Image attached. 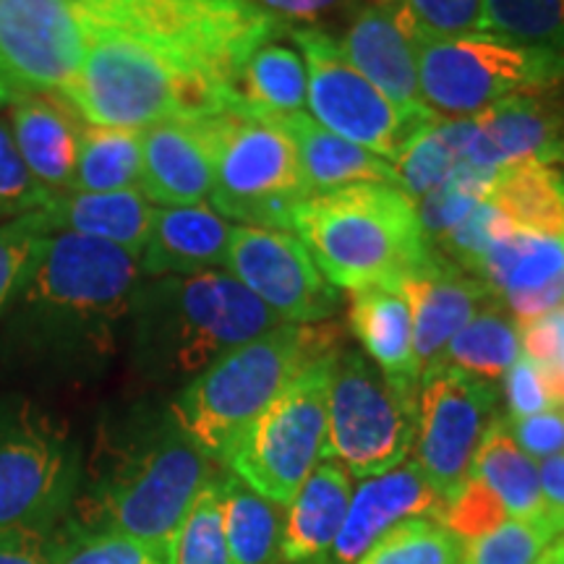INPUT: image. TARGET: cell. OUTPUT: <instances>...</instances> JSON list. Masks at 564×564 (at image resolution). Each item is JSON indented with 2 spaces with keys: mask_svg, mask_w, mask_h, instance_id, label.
Segmentation results:
<instances>
[{
  "mask_svg": "<svg viewBox=\"0 0 564 564\" xmlns=\"http://www.w3.org/2000/svg\"><path fill=\"white\" fill-rule=\"evenodd\" d=\"M523 356L541 366H552L564 356V303L539 319L518 324Z\"/></svg>",
  "mask_w": 564,
  "mask_h": 564,
  "instance_id": "cell-49",
  "label": "cell"
},
{
  "mask_svg": "<svg viewBox=\"0 0 564 564\" xmlns=\"http://www.w3.org/2000/svg\"><path fill=\"white\" fill-rule=\"evenodd\" d=\"M377 3H394V0H377Z\"/></svg>",
  "mask_w": 564,
  "mask_h": 564,
  "instance_id": "cell-56",
  "label": "cell"
},
{
  "mask_svg": "<svg viewBox=\"0 0 564 564\" xmlns=\"http://www.w3.org/2000/svg\"><path fill=\"white\" fill-rule=\"evenodd\" d=\"M278 19H312L316 13L333 9L340 0H253Z\"/></svg>",
  "mask_w": 564,
  "mask_h": 564,
  "instance_id": "cell-51",
  "label": "cell"
},
{
  "mask_svg": "<svg viewBox=\"0 0 564 564\" xmlns=\"http://www.w3.org/2000/svg\"><path fill=\"white\" fill-rule=\"evenodd\" d=\"M470 274L491 288L514 322H533L564 303V241L510 230Z\"/></svg>",
  "mask_w": 564,
  "mask_h": 564,
  "instance_id": "cell-18",
  "label": "cell"
},
{
  "mask_svg": "<svg viewBox=\"0 0 564 564\" xmlns=\"http://www.w3.org/2000/svg\"><path fill=\"white\" fill-rule=\"evenodd\" d=\"M13 97H17V89H13L11 84L0 76V108H3V105H11Z\"/></svg>",
  "mask_w": 564,
  "mask_h": 564,
  "instance_id": "cell-53",
  "label": "cell"
},
{
  "mask_svg": "<svg viewBox=\"0 0 564 564\" xmlns=\"http://www.w3.org/2000/svg\"><path fill=\"white\" fill-rule=\"evenodd\" d=\"M470 133H474V118H453V121L442 118L432 129L423 131L394 165L400 188L413 202L440 188L455 167L465 162Z\"/></svg>",
  "mask_w": 564,
  "mask_h": 564,
  "instance_id": "cell-35",
  "label": "cell"
},
{
  "mask_svg": "<svg viewBox=\"0 0 564 564\" xmlns=\"http://www.w3.org/2000/svg\"><path fill=\"white\" fill-rule=\"evenodd\" d=\"M232 225L207 204L154 207L152 230L141 251V280L215 272L225 267Z\"/></svg>",
  "mask_w": 564,
  "mask_h": 564,
  "instance_id": "cell-24",
  "label": "cell"
},
{
  "mask_svg": "<svg viewBox=\"0 0 564 564\" xmlns=\"http://www.w3.org/2000/svg\"><path fill=\"white\" fill-rule=\"evenodd\" d=\"M478 34L564 55V0H481Z\"/></svg>",
  "mask_w": 564,
  "mask_h": 564,
  "instance_id": "cell-36",
  "label": "cell"
},
{
  "mask_svg": "<svg viewBox=\"0 0 564 564\" xmlns=\"http://www.w3.org/2000/svg\"><path fill=\"white\" fill-rule=\"evenodd\" d=\"M541 494H544V507L552 514V520L560 525L564 535V455L549 457L539 463Z\"/></svg>",
  "mask_w": 564,
  "mask_h": 564,
  "instance_id": "cell-50",
  "label": "cell"
},
{
  "mask_svg": "<svg viewBox=\"0 0 564 564\" xmlns=\"http://www.w3.org/2000/svg\"><path fill=\"white\" fill-rule=\"evenodd\" d=\"M131 319L139 366L158 379H194L225 352L285 324L220 270L141 280Z\"/></svg>",
  "mask_w": 564,
  "mask_h": 564,
  "instance_id": "cell-4",
  "label": "cell"
},
{
  "mask_svg": "<svg viewBox=\"0 0 564 564\" xmlns=\"http://www.w3.org/2000/svg\"><path fill=\"white\" fill-rule=\"evenodd\" d=\"M556 552H560V564H564V535L556 541Z\"/></svg>",
  "mask_w": 564,
  "mask_h": 564,
  "instance_id": "cell-55",
  "label": "cell"
},
{
  "mask_svg": "<svg viewBox=\"0 0 564 564\" xmlns=\"http://www.w3.org/2000/svg\"><path fill=\"white\" fill-rule=\"evenodd\" d=\"M154 207L139 188L108 194H53L37 209V217L51 232H79V236L108 241L112 246L137 253L141 259L147 238L152 230Z\"/></svg>",
  "mask_w": 564,
  "mask_h": 564,
  "instance_id": "cell-26",
  "label": "cell"
},
{
  "mask_svg": "<svg viewBox=\"0 0 564 564\" xmlns=\"http://www.w3.org/2000/svg\"><path fill=\"white\" fill-rule=\"evenodd\" d=\"M520 356H523V348H520L518 322L512 319L502 301H494L449 340L440 364L494 382L505 377Z\"/></svg>",
  "mask_w": 564,
  "mask_h": 564,
  "instance_id": "cell-34",
  "label": "cell"
},
{
  "mask_svg": "<svg viewBox=\"0 0 564 564\" xmlns=\"http://www.w3.org/2000/svg\"><path fill=\"white\" fill-rule=\"evenodd\" d=\"M291 37L306 66L308 116L337 137L394 165L423 131L442 121L429 108L408 110L394 105L345 61L340 42L327 32L299 26Z\"/></svg>",
  "mask_w": 564,
  "mask_h": 564,
  "instance_id": "cell-12",
  "label": "cell"
},
{
  "mask_svg": "<svg viewBox=\"0 0 564 564\" xmlns=\"http://www.w3.org/2000/svg\"><path fill=\"white\" fill-rule=\"evenodd\" d=\"M497 390L474 373L434 364L421 373L415 465L442 502L460 491L486 429L497 419Z\"/></svg>",
  "mask_w": 564,
  "mask_h": 564,
  "instance_id": "cell-14",
  "label": "cell"
},
{
  "mask_svg": "<svg viewBox=\"0 0 564 564\" xmlns=\"http://www.w3.org/2000/svg\"><path fill=\"white\" fill-rule=\"evenodd\" d=\"M306 66L293 47L280 42L253 51L238 79V110L253 116H282L299 112L306 105Z\"/></svg>",
  "mask_w": 564,
  "mask_h": 564,
  "instance_id": "cell-31",
  "label": "cell"
},
{
  "mask_svg": "<svg viewBox=\"0 0 564 564\" xmlns=\"http://www.w3.org/2000/svg\"><path fill=\"white\" fill-rule=\"evenodd\" d=\"M419 429V390L394 384L358 350H340L327 398L322 457L356 478L382 476L408 460Z\"/></svg>",
  "mask_w": 564,
  "mask_h": 564,
  "instance_id": "cell-10",
  "label": "cell"
},
{
  "mask_svg": "<svg viewBox=\"0 0 564 564\" xmlns=\"http://www.w3.org/2000/svg\"><path fill=\"white\" fill-rule=\"evenodd\" d=\"M293 236L312 251L329 285L350 293L400 285L434 249L423 236L415 202L384 183L306 196L293 215Z\"/></svg>",
  "mask_w": 564,
  "mask_h": 564,
  "instance_id": "cell-5",
  "label": "cell"
},
{
  "mask_svg": "<svg viewBox=\"0 0 564 564\" xmlns=\"http://www.w3.org/2000/svg\"><path fill=\"white\" fill-rule=\"evenodd\" d=\"M82 58L76 0H0V76L13 89L61 95L79 74Z\"/></svg>",
  "mask_w": 564,
  "mask_h": 564,
  "instance_id": "cell-16",
  "label": "cell"
},
{
  "mask_svg": "<svg viewBox=\"0 0 564 564\" xmlns=\"http://www.w3.org/2000/svg\"><path fill=\"white\" fill-rule=\"evenodd\" d=\"M84 17L150 40L236 100L253 51L274 40L282 21L253 0H76Z\"/></svg>",
  "mask_w": 564,
  "mask_h": 564,
  "instance_id": "cell-7",
  "label": "cell"
},
{
  "mask_svg": "<svg viewBox=\"0 0 564 564\" xmlns=\"http://www.w3.org/2000/svg\"><path fill=\"white\" fill-rule=\"evenodd\" d=\"M58 564H173V541L70 531V535H61Z\"/></svg>",
  "mask_w": 564,
  "mask_h": 564,
  "instance_id": "cell-41",
  "label": "cell"
},
{
  "mask_svg": "<svg viewBox=\"0 0 564 564\" xmlns=\"http://www.w3.org/2000/svg\"><path fill=\"white\" fill-rule=\"evenodd\" d=\"M494 173L497 171H481V167L460 162L440 188L415 202V212H419L423 236L429 243L440 241L444 232L460 225L486 199Z\"/></svg>",
  "mask_w": 564,
  "mask_h": 564,
  "instance_id": "cell-39",
  "label": "cell"
},
{
  "mask_svg": "<svg viewBox=\"0 0 564 564\" xmlns=\"http://www.w3.org/2000/svg\"><path fill=\"white\" fill-rule=\"evenodd\" d=\"M61 535L42 528H0V564H58Z\"/></svg>",
  "mask_w": 564,
  "mask_h": 564,
  "instance_id": "cell-48",
  "label": "cell"
},
{
  "mask_svg": "<svg viewBox=\"0 0 564 564\" xmlns=\"http://www.w3.org/2000/svg\"><path fill=\"white\" fill-rule=\"evenodd\" d=\"M215 162L202 118H167L141 131L139 192L160 207H194L212 196Z\"/></svg>",
  "mask_w": 564,
  "mask_h": 564,
  "instance_id": "cell-20",
  "label": "cell"
},
{
  "mask_svg": "<svg viewBox=\"0 0 564 564\" xmlns=\"http://www.w3.org/2000/svg\"><path fill=\"white\" fill-rule=\"evenodd\" d=\"M215 481L212 457L167 411L131 429L97 457L70 531L123 533L173 541L204 486Z\"/></svg>",
  "mask_w": 564,
  "mask_h": 564,
  "instance_id": "cell-2",
  "label": "cell"
},
{
  "mask_svg": "<svg viewBox=\"0 0 564 564\" xmlns=\"http://www.w3.org/2000/svg\"><path fill=\"white\" fill-rule=\"evenodd\" d=\"M141 282L137 253L79 232L37 243L13 293V335L55 358L105 356L118 324L131 316Z\"/></svg>",
  "mask_w": 564,
  "mask_h": 564,
  "instance_id": "cell-1",
  "label": "cell"
},
{
  "mask_svg": "<svg viewBox=\"0 0 564 564\" xmlns=\"http://www.w3.org/2000/svg\"><path fill=\"white\" fill-rule=\"evenodd\" d=\"M220 497L230 564H274L282 539L278 505L259 497L236 476L220 478Z\"/></svg>",
  "mask_w": 564,
  "mask_h": 564,
  "instance_id": "cell-32",
  "label": "cell"
},
{
  "mask_svg": "<svg viewBox=\"0 0 564 564\" xmlns=\"http://www.w3.org/2000/svg\"><path fill=\"white\" fill-rule=\"evenodd\" d=\"M264 118H270L291 137L308 196L356 186V183H384V186L400 188L398 171H394L392 162L327 131L308 112L299 110Z\"/></svg>",
  "mask_w": 564,
  "mask_h": 564,
  "instance_id": "cell-25",
  "label": "cell"
},
{
  "mask_svg": "<svg viewBox=\"0 0 564 564\" xmlns=\"http://www.w3.org/2000/svg\"><path fill=\"white\" fill-rule=\"evenodd\" d=\"M470 476L478 478L491 497L502 505L507 518H539L546 512L541 494L539 463L528 457L512 440L507 419H494L486 429L478 453L470 465Z\"/></svg>",
  "mask_w": 564,
  "mask_h": 564,
  "instance_id": "cell-30",
  "label": "cell"
},
{
  "mask_svg": "<svg viewBox=\"0 0 564 564\" xmlns=\"http://www.w3.org/2000/svg\"><path fill=\"white\" fill-rule=\"evenodd\" d=\"M523 160H564L562 116L535 95L502 100L474 118L465 162L481 171H499Z\"/></svg>",
  "mask_w": 564,
  "mask_h": 564,
  "instance_id": "cell-21",
  "label": "cell"
},
{
  "mask_svg": "<svg viewBox=\"0 0 564 564\" xmlns=\"http://www.w3.org/2000/svg\"><path fill=\"white\" fill-rule=\"evenodd\" d=\"M514 230L564 241V171L544 160H523L494 173L486 194Z\"/></svg>",
  "mask_w": 564,
  "mask_h": 564,
  "instance_id": "cell-29",
  "label": "cell"
},
{
  "mask_svg": "<svg viewBox=\"0 0 564 564\" xmlns=\"http://www.w3.org/2000/svg\"><path fill=\"white\" fill-rule=\"evenodd\" d=\"M173 564H230L220 481L204 486L173 539Z\"/></svg>",
  "mask_w": 564,
  "mask_h": 564,
  "instance_id": "cell-40",
  "label": "cell"
},
{
  "mask_svg": "<svg viewBox=\"0 0 564 564\" xmlns=\"http://www.w3.org/2000/svg\"><path fill=\"white\" fill-rule=\"evenodd\" d=\"M413 316V350L421 373L440 364L444 348L460 329L481 314L486 306L499 301L491 288L465 272L440 251L432 249L419 270L400 280Z\"/></svg>",
  "mask_w": 564,
  "mask_h": 564,
  "instance_id": "cell-17",
  "label": "cell"
},
{
  "mask_svg": "<svg viewBox=\"0 0 564 564\" xmlns=\"http://www.w3.org/2000/svg\"><path fill=\"white\" fill-rule=\"evenodd\" d=\"M45 236L47 232L42 228L37 209L0 225V308L9 306L21 274H24L34 249Z\"/></svg>",
  "mask_w": 564,
  "mask_h": 564,
  "instance_id": "cell-45",
  "label": "cell"
},
{
  "mask_svg": "<svg viewBox=\"0 0 564 564\" xmlns=\"http://www.w3.org/2000/svg\"><path fill=\"white\" fill-rule=\"evenodd\" d=\"M514 230L507 217L494 207L491 202H481L470 212L460 225H455L453 230L444 232L440 241L432 246H440V253L449 262H455L460 270L470 272L478 264V259L489 251V246L507 232Z\"/></svg>",
  "mask_w": 564,
  "mask_h": 564,
  "instance_id": "cell-43",
  "label": "cell"
},
{
  "mask_svg": "<svg viewBox=\"0 0 564 564\" xmlns=\"http://www.w3.org/2000/svg\"><path fill=\"white\" fill-rule=\"evenodd\" d=\"M423 105L436 118H476L518 95L564 82V55L491 37L413 40Z\"/></svg>",
  "mask_w": 564,
  "mask_h": 564,
  "instance_id": "cell-11",
  "label": "cell"
},
{
  "mask_svg": "<svg viewBox=\"0 0 564 564\" xmlns=\"http://www.w3.org/2000/svg\"><path fill=\"white\" fill-rule=\"evenodd\" d=\"M352 497L350 474L324 460L303 481L282 525L280 556L288 564H324L340 533Z\"/></svg>",
  "mask_w": 564,
  "mask_h": 564,
  "instance_id": "cell-27",
  "label": "cell"
},
{
  "mask_svg": "<svg viewBox=\"0 0 564 564\" xmlns=\"http://www.w3.org/2000/svg\"><path fill=\"white\" fill-rule=\"evenodd\" d=\"M505 398L510 419H525V415L549 411L554 408L552 390L544 366L531 361L528 356H520L505 373Z\"/></svg>",
  "mask_w": 564,
  "mask_h": 564,
  "instance_id": "cell-46",
  "label": "cell"
},
{
  "mask_svg": "<svg viewBox=\"0 0 564 564\" xmlns=\"http://www.w3.org/2000/svg\"><path fill=\"white\" fill-rule=\"evenodd\" d=\"M340 51L345 61L394 105L408 110H426L413 37L394 3L366 6L345 32Z\"/></svg>",
  "mask_w": 564,
  "mask_h": 564,
  "instance_id": "cell-22",
  "label": "cell"
},
{
  "mask_svg": "<svg viewBox=\"0 0 564 564\" xmlns=\"http://www.w3.org/2000/svg\"><path fill=\"white\" fill-rule=\"evenodd\" d=\"M337 350L340 335L329 324H280L196 373L173 400L171 413L212 460L225 465L246 426L306 366Z\"/></svg>",
  "mask_w": 564,
  "mask_h": 564,
  "instance_id": "cell-6",
  "label": "cell"
},
{
  "mask_svg": "<svg viewBox=\"0 0 564 564\" xmlns=\"http://www.w3.org/2000/svg\"><path fill=\"white\" fill-rule=\"evenodd\" d=\"M442 497L426 481L415 460L400 463L382 476L366 478L352 491L348 514L324 564H356L382 535L403 520H440Z\"/></svg>",
  "mask_w": 564,
  "mask_h": 564,
  "instance_id": "cell-19",
  "label": "cell"
},
{
  "mask_svg": "<svg viewBox=\"0 0 564 564\" xmlns=\"http://www.w3.org/2000/svg\"><path fill=\"white\" fill-rule=\"evenodd\" d=\"M225 270L285 324H322L340 303V291L293 232L232 225Z\"/></svg>",
  "mask_w": 564,
  "mask_h": 564,
  "instance_id": "cell-15",
  "label": "cell"
},
{
  "mask_svg": "<svg viewBox=\"0 0 564 564\" xmlns=\"http://www.w3.org/2000/svg\"><path fill=\"white\" fill-rule=\"evenodd\" d=\"M215 186L212 207L225 220L293 232V215L308 192L291 137L264 116L223 110L202 116Z\"/></svg>",
  "mask_w": 564,
  "mask_h": 564,
  "instance_id": "cell-8",
  "label": "cell"
},
{
  "mask_svg": "<svg viewBox=\"0 0 564 564\" xmlns=\"http://www.w3.org/2000/svg\"><path fill=\"white\" fill-rule=\"evenodd\" d=\"M76 486L79 453L66 426L30 400L0 405V528L53 531Z\"/></svg>",
  "mask_w": 564,
  "mask_h": 564,
  "instance_id": "cell-13",
  "label": "cell"
},
{
  "mask_svg": "<svg viewBox=\"0 0 564 564\" xmlns=\"http://www.w3.org/2000/svg\"><path fill=\"white\" fill-rule=\"evenodd\" d=\"M463 546L440 520L411 518L390 528L356 564H460Z\"/></svg>",
  "mask_w": 564,
  "mask_h": 564,
  "instance_id": "cell-37",
  "label": "cell"
},
{
  "mask_svg": "<svg viewBox=\"0 0 564 564\" xmlns=\"http://www.w3.org/2000/svg\"><path fill=\"white\" fill-rule=\"evenodd\" d=\"M546 379H549V390H552V398L556 405H564V356L560 361L552 366H544Z\"/></svg>",
  "mask_w": 564,
  "mask_h": 564,
  "instance_id": "cell-52",
  "label": "cell"
},
{
  "mask_svg": "<svg viewBox=\"0 0 564 564\" xmlns=\"http://www.w3.org/2000/svg\"><path fill=\"white\" fill-rule=\"evenodd\" d=\"M350 327L366 358L394 384L419 390L421 364L413 350V316L400 285H369L350 293Z\"/></svg>",
  "mask_w": 564,
  "mask_h": 564,
  "instance_id": "cell-28",
  "label": "cell"
},
{
  "mask_svg": "<svg viewBox=\"0 0 564 564\" xmlns=\"http://www.w3.org/2000/svg\"><path fill=\"white\" fill-rule=\"evenodd\" d=\"M560 539V525L549 512L539 518H512L481 539L468 541L460 564H539Z\"/></svg>",
  "mask_w": 564,
  "mask_h": 564,
  "instance_id": "cell-38",
  "label": "cell"
},
{
  "mask_svg": "<svg viewBox=\"0 0 564 564\" xmlns=\"http://www.w3.org/2000/svg\"><path fill=\"white\" fill-rule=\"evenodd\" d=\"M34 175L26 171L24 160L13 144L9 123L0 121V220H17L26 212L40 209L51 199Z\"/></svg>",
  "mask_w": 564,
  "mask_h": 564,
  "instance_id": "cell-44",
  "label": "cell"
},
{
  "mask_svg": "<svg viewBox=\"0 0 564 564\" xmlns=\"http://www.w3.org/2000/svg\"><path fill=\"white\" fill-rule=\"evenodd\" d=\"M539 564H560V552H556V541H554V546L549 549L544 556H541Z\"/></svg>",
  "mask_w": 564,
  "mask_h": 564,
  "instance_id": "cell-54",
  "label": "cell"
},
{
  "mask_svg": "<svg viewBox=\"0 0 564 564\" xmlns=\"http://www.w3.org/2000/svg\"><path fill=\"white\" fill-rule=\"evenodd\" d=\"M562 162H564V160H562Z\"/></svg>",
  "mask_w": 564,
  "mask_h": 564,
  "instance_id": "cell-57",
  "label": "cell"
},
{
  "mask_svg": "<svg viewBox=\"0 0 564 564\" xmlns=\"http://www.w3.org/2000/svg\"><path fill=\"white\" fill-rule=\"evenodd\" d=\"M507 426L518 447L535 463L564 455V405H554L525 419H507Z\"/></svg>",
  "mask_w": 564,
  "mask_h": 564,
  "instance_id": "cell-47",
  "label": "cell"
},
{
  "mask_svg": "<svg viewBox=\"0 0 564 564\" xmlns=\"http://www.w3.org/2000/svg\"><path fill=\"white\" fill-rule=\"evenodd\" d=\"M413 40L478 37L481 0H394Z\"/></svg>",
  "mask_w": 564,
  "mask_h": 564,
  "instance_id": "cell-42",
  "label": "cell"
},
{
  "mask_svg": "<svg viewBox=\"0 0 564 564\" xmlns=\"http://www.w3.org/2000/svg\"><path fill=\"white\" fill-rule=\"evenodd\" d=\"M337 352L306 366L246 426L225 457L230 474L272 505H291L322 460L329 379Z\"/></svg>",
  "mask_w": 564,
  "mask_h": 564,
  "instance_id": "cell-9",
  "label": "cell"
},
{
  "mask_svg": "<svg viewBox=\"0 0 564 564\" xmlns=\"http://www.w3.org/2000/svg\"><path fill=\"white\" fill-rule=\"evenodd\" d=\"M141 181V131L84 126L79 158L68 192L108 194L137 188Z\"/></svg>",
  "mask_w": 564,
  "mask_h": 564,
  "instance_id": "cell-33",
  "label": "cell"
},
{
  "mask_svg": "<svg viewBox=\"0 0 564 564\" xmlns=\"http://www.w3.org/2000/svg\"><path fill=\"white\" fill-rule=\"evenodd\" d=\"M84 24L79 74L61 97L89 126L144 131L167 118H202L238 110L236 100L173 55L108 21Z\"/></svg>",
  "mask_w": 564,
  "mask_h": 564,
  "instance_id": "cell-3",
  "label": "cell"
},
{
  "mask_svg": "<svg viewBox=\"0 0 564 564\" xmlns=\"http://www.w3.org/2000/svg\"><path fill=\"white\" fill-rule=\"evenodd\" d=\"M79 112L61 95L17 91L11 102L9 129L26 171L51 194L68 192L79 158Z\"/></svg>",
  "mask_w": 564,
  "mask_h": 564,
  "instance_id": "cell-23",
  "label": "cell"
}]
</instances>
